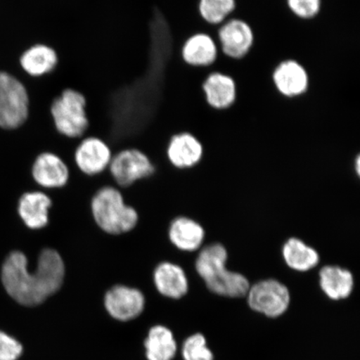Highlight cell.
I'll list each match as a JSON object with an SVG mask.
<instances>
[{
  "label": "cell",
  "instance_id": "8fae6325",
  "mask_svg": "<svg viewBox=\"0 0 360 360\" xmlns=\"http://www.w3.org/2000/svg\"><path fill=\"white\" fill-rule=\"evenodd\" d=\"M146 299L141 290L124 285H116L106 292L105 309L112 318L120 321H131L145 309Z\"/></svg>",
  "mask_w": 360,
  "mask_h": 360
},
{
  "label": "cell",
  "instance_id": "52a82bcc",
  "mask_svg": "<svg viewBox=\"0 0 360 360\" xmlns=\"http://www.w3.org/2000/svg\"><path fill=\"white\" fill-rule=\"evenodd\" d=\"M255 36L249 22L231 18L218 27L216 42L220 53L233 60H240L249 55L255 45Z\"/></svg>",
  "mask_w": 360,
  "mask_h": 360
},
{
  "label": "cell",
  "instance_id": "2e32d148",
  "mask_svg": "<svg viewBox=\"0 0 360 360\" xmlns=\"http://www.w3.org/2000/svg\"><path fill=\"white\" fill-rule=\"evenodd\" d=\"M33 177L40 186L55 188L65 186L70 172L65 161L53 152L45 151L34 160Z\"/></svg>",
  "mask_w": 360,
  "mask_h": 360
},
{
  "label": "cell",
  "instance_id": "6da1fadb",
  "mask_svg": "<svg viewBox=\"0 0 360 360\" xmlns=\"http://www.w3.org/2000/svg\"><path fill=\"white\" fill-rule=\"evenodd\" d=\"M1 274L4 289L12 299L22 305L36 306L60 290L65 265L58 251L44 249L34 271L30 272L26 256L13 251L4 261Z\"/></svg>",
  "mask_w": 360,
  "mask_h": 360
},
{
  "label": "cell",
  "instance_id": "4fadbf2b",
  "mask_svg": "<svg viewBox=\"0 0 360 360\" xmlns=\"http://www.w3.org/2000/svg\"><path fill=\"white\" fill-rule=\"evenodd\" d=\"M207 105L223 111L231 109L237 100V84L232 76L222 72H211L202 84Z\"/></svg>",
  "mask_w": 360,
  "mask_h": 360
},
{
  "label": "cell",
  "instance_id": "4316f807",
  "mask_svg": "<svg viewBox=\"0 0 360 360\" xmlns=\"http://www.w3.org/2000/svg\"><path fill=\"white\" fill-rule=\"evenodd\" d=\"M359 162H360V159H359V156L358 155L357 158H356V170H357V174H359Z\"/></svg>",
  "mask_w": 360,
  "mask_h": 360
},
{
  "label": "cell",
  "instance_id": "7402d4cb",
  "mask_svg": "<svg viewBox=\"0 0 360 360\" xmlns=\"http://www.w3.org/2000/svg\"><path fill=\"white\" fill-rule=\"evenodd\" d=\"M283 256L288 266L300 272L314 268L319 261L317 251L296 238H290L283 245Z\"/></svg>",
  "mask_w": 360,
  "mask_h": 360
},
{
  "label": "cell",
  "instance_id": "7c38bea8",
  "mask_svg": "<svg viewBox=\"0 0 360 360\" xmlns=\"http://www.w3.org/2000/svg\"><path fill=\"white\" fill-rule=\"evenodd\" d=\"M219 49L212 35L205 32L193 34L180 48V58L188 66L205 69L215 65Z\"/></svg>",
  "mask_w": 360,
  "mask_h": 360
},
{
  "label": "cell",
  "instance_id": "ffe728a7",
  "mask_svg": "<svg viewBox=\"0 0 360 360\" xmlns=\"http://www.w3.org/2000/svg\"><path fill=\"white\" fill-rule=\"evenodd\" d=\"M319 283L323 292L333 300L347 299L354 290V277L349 270L325 266L319 271Z\"/></svg>",
  "mask_w": 360,
  "mask_h": 360
},
{
  "label": "cell",
  "instance_id": "3957f363",
  "mask_svg": "<svg viewBox=\"0 0 360 360\" xmlns=\"http://www.w3.org/2000/svg\"><path fill=\"white\" fill-rule=\"evenodd\" d=\"M53 129L70 141L86 136L89 129L86 98L74 89H65L49 106Z\"/></svg>",
  "mask_w": 360,
  "mask_h": 360
},
{
  "label": "cell",
  "instance_id": "44dd1931",
  "mask_svg": "<svg viewBox=\"0 0 360 360\" xmlns=\"http://www.w3.org/2000/svg\"><path fill=\"white\" fill-rule=\"evenodd\" d=\"M148 360H172L177 353L173 333L165 326L153 327L145 342Z\"/></svg>",
  "mask_w": 360,
  "mask_h": 360
},
{
  "label": "cell",
  "instance_id": "7a4b0ae2",
  "mask_svg": "<svg viewBox=\"0 0 360 360\" xmlns=\"http://www.w3.org/2000/svg\"><path fill=\"white\" fill-rule=\"evenodd\" d=\"M227 250L222 245H210L198 256L195 268L207 288L214 294L241 298L249 291L250 282L243 274L227 269Z\"/></svg>",
  "mask_w": 360,
  "mask_h": 360
},
{
  "label": "cell",
  "instance_id": "5b68a950",
  "mask_svg": "<svg viewBox=\"0 0 360 360\" xmlns=\"http://www.w3.org/2000/svg\"><path fill=\"white\" fill-rule=\"evenodd\" d=\"M30 101L25 84L16 76L0 72V129L12 131L29 119Z\"/></svg>",
  "mask_w": 360,
  "mask_h": 360
},
{
  "label": "cell",
  "instance_id": "603a6c76",
  "mask_svg": "<svg viewBox=\"0 0 360 360\" xmlns=\"http://www.w3.org/2000/svg\"><path fill=\"white\" fill-rule=\"evenodd\" d=\"M236 0H199L198 12L202 21L211 27H219L233 17Z\"/></svg>",
  "mask_w": 360,
  "mask_h": 360
},
{
  "label": "cell",
  "instance_id": "e0dca14e",
  "mask_svg": "<svg viewBox=\"0 0 360 360\" xmlns=\"http://www.w3.org/2000/svg\"><path fill=\"white\" fill-rule=\"evenodd\" d=\"M52 200L42 192H30L20 198L18 211L22 222L31 229H40L49 223Z\"/></svg>",
  "mask_w": 360,
  "mask_h": 360
},
{
  "label": "cell",
  "instance_id": "277c9868",
  "mask_svg": "<svg viewBox=\"0 0 360 360\" xmlns=\"http://www.w3.org/2000/svg\"><path fill=\"white\" fill-rule=\"evenodd\" d=\"M91 210L98 226L110 235L131 231L139 221L137 211L125 205L122 195L114 187L98 191L93 198Z\"/></svg>",
  "mask_w": 360,
  "mask_h": 360
},
{
  "label": "cell",
  "instance_id": "ac0fdd59",
  "mask_svg": "<svg viewBox=\"0 0 360 360\" xmlns=\"http://www.w3.org/2000/svg\"><path fill=\"white\" fill-rule=\"evenodd\" d=\"M154 282L158 291L170 299H180L187 294L188 278L184 269L179 265L163 262L154 271Z\"/></svg>",
  "mask_w": 360,
  "mask_h": 360
},
{
  "label": "cell",
  "instance_id": "30bf717a",
  "mask_svg": "<svg viewBox=\"0 0 360 360\" xmlns=\"http://www.w3.org/2000/svg\"><path fill=\"white\" fill-rule=\"evenodd\" d=\"M75 161L83 173L89 175L101 174L110 166L112 154L105 139L96 135L81 139L75 150Z\"/></svg>",
  "mask_w": 360,
  "mask_h": 360
},
{
  "label": "cell",
  "instance_id": "8992f818",
  "mask_svg": "<svg viewBox=\"0 0 360 360\" xmlns=\"http://www.w3.org/2000/svg\"><path fill=\"white\" fill-rule=\"evenodd\" d=\"M246 295L250 307L269 318L281 316L290 304L289 290L276 280H265L255 283L250 287Z\"/></svg>",
  "mask_w": 360,
  "mask_h": 360
},
{
  "label": "cell",
  "instance_id": "484cf974",
  "mask_svg": "<svg viewBox=\"0 0 360 360\" xmlns=\"http://www.w3.org/2000/svg\"><path fill=\"white\" fill-rule=\"evenodd\" d=\"M22 352V347L20 342L6 333L0 331V360H17Z\"/></svg>",
  "mask_w": 360,
  "mask_h": 360
},
{
  "label": "cell",
  "instance_id": "d4e9b609",
  "mask_svg": "<svg viewBox=\"0 0 360 360\" xmlns=\"http://www.w3.org/2000/svg\"><path fill=\"white\" fill-rule=\"evenodd\" d=\"M292 15L301 20H311L321 11L322 0H285Z\"/></svg>",
  "mask_w": 360,
  "mask_h": 360
},
{
  "label": "cell",
  "instance_id": "ba28073f",
  "mask_svg": "<svg viewBox=\"0 0 360 360\" xmlns=\"http://www.w3.org/2000/svg\"><path fill=\"white\" fill-rule=\"evenodd\" d=\"M110 168L117 184L123 187L130 186L155 172L150 158L137 148H126L117 153L112 158Z\"/></svg>",
  "mask_w": 360,
  "mask_h": 360
},
{
  "label": "cell",
  "instance_id": "d6986e66",
  "mask_svg": "<svg viewBox=\"0 0 360 360\" xmlns=\"http://www.w3.org/2000/svg\"><path fill=\"white\" fill-rule=\"evenodd\" d=\"M169 237L179 250L192 252L200 249L204 241L205 231L195 220L179 217L171 223Z\"/></svg>",
  "mask_w": 360,
  "mask_h": 360
},
{
  "label": "cell",
  "instance_id": "cb8c5ba5",
  "mask_svg": "<svg viewBox=\"0 0 360 360\" xmlns=\"http://www.w3.org/2000/svg\"><path fill=\"white\" fill-rule=\"evenodd\" d=\"M182 354L184 360H214V354L202 334L193 335L184 341Z\"/></svg>",
  "mask_w": 360,
  "mask_h": 360
},
{
  "label": "cell",
  "instance_id": "5bb4252c",
  "mask_svg": "<svg viewBox=\"0 0 360 360\" xmlns=\"http://www.w3.org/2000/svg\"><path fill=\"white\" fill-rule=\"evenodd\" d=\"M166 152L171 164L186 169L199 163L204 154V147L195 134L182 131L171 135Z\"/></svg>",
  "mask_w": 360,
  "mask_h": 360
},
{
  "label": "cell",
  "instance_id": "9c48e42d",
  "mask_svg": "<svg viewBox=\"0 0 360 360\" xmlns=\"http://www.w3.org/2000/svg\"><path fill=\"white\" fill-rule=\"evenodd\" d=\"M271 77L274 88L283 98H299L309 90L310 78L308 70L301 63L292 58L278 64Z\"/></svg>",
  "mask_w": 360,
  "mask_h": 360
},
{
  "label": "cell",
  "instance_id": "9a60e30c",
  "mask_svg": "<svg viewBox=\"0 0 360 360\" xmlns=\"http://www.w3.org/2000/svg\"><path fill=\"white\" fill-rule=\"evenodd\" d=\"M20 69L30 78L39 79L51 75L58 65L55 49L44 44H35L21 53Z\"/></svg>",
  "mask_w": 360,
  "mask_h": 360
},
{
  "label": "cell",
  "instance_id": "83f0119b",
  "mask_svg": "<svg viewBox=\"0 0 360 360\" xmlns=\"http://www.w3.org/2000/svg\"><path fill=\"white\" fill-rule=\"evenodd\" d=\"M124 64H120L118 69H122V68H124ZM119 70H117L116 73H118ZM115 75H116V74ZM112 80H115V76H114V77H112Z\"/></svg>",
  "mask_w": 360,
  "mask_h": 360
}]
</instances>
